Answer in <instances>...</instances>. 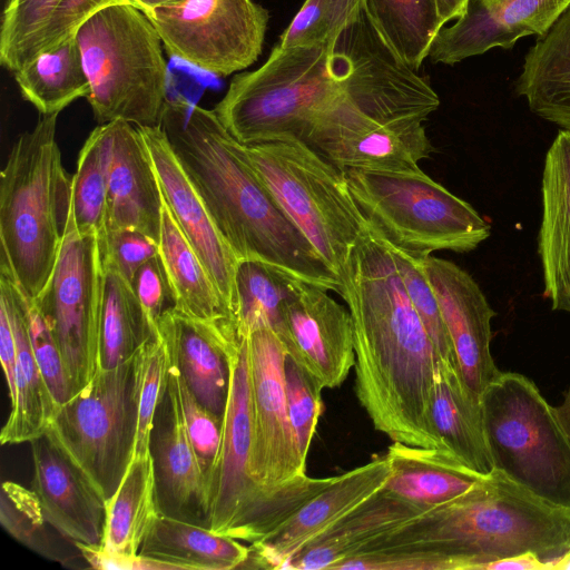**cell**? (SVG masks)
<instances>
[{"instance_id":"14","label":"cell","mask_w":570,"mask_h":570,"mask_svg":"<svg viewBox=\"0 0 570 570\" xmlns=\"http://www.w3.org/2000/svg\"><path fill=\"white\" fill-rule=\"evenodd\" d=\"M252 412L249 473L271 492L307 480L289 422L285 392V347L267 327L247 334Z\"/></svg>"},{"instance_id":"48","label":"cell","mask_w":570,"mask_h":570,"mask_svg":"<svg viewBox=\"0 0 570 570\" xmlns=\"http://www.w3.org/2000/svg\"><path fill=\"white\" fill-rule=\"evenodd\" d=\"M118 3H129V0H62L45 31L38 55L76 35L78 28L98 11Z\"/></svg>"},{"instance_id":"25","label":"cell","mask_w":570,"mask_h":570,"mask_svg":"<svg viewBox=\"0 0 570 570\" xmlns=\"http://www.w3.org/2000/svg\"><path fill=\"white\" fill-rule=\"evenodd\" d=\"M538 233L544 289L554 311L570 313V131L560 129L546 154Z\"/></svg>"},{"instance_id":"31","label":"cell","mask_w":570,"mask_h":570,"mask_svg":"<svg viewBox=\"0 0 570 570\" xmlns=\"http://www.w3.org/2000/svg\"><path fill=\"white\" fill-rule=\"evenodd\" d=\"M158 256L174 308L194 320L236 330L209 273L174 219L164 198Z\"/></svg>"},{"instance_id":"46","label":"cell","mask_w":570,"mask_h":570,"mask_svg":"<svg viewBox=\"0 0 570 570\" xmlns=\"http://www.w3.org/2000/svg\"><path fill=\"white\" fill-rule=\"evenodd\" d=\"M28 326L36 358L59 407L71 397V389L56 338L35 301H28Z\"/></svg>"},{"instance_id":"20","label":"cell","mask_w":570,"mask_h":570,"mask_svg":"<svg viewBox=\"0 0 570 570\" xmlns=\"http://www.w3.org/2000/svg\"><path fill=\"white\" fill-rule=\"evenodd\" d=\"M570 0H468L462 13L434 37L429 58L454 65L520 38L541 36Z\"/></svg>"},{"instance_id":"52","label":"cell","mask_w":570,"mask_h":570,"mask_svg":"<svg viewBox=\"0 0 570 570\" xmlns=\"http://www.w3.org/2000/svg\"><path fill=\"white\" fill-rule=\"evenodd\" d=\"M485 570H549L533 553H522L489 563Z\"/></svg>"},{"instance_id":"22","label":"cell","mask_w":570,"mask_h":570,"mask_svg":"<svg viewBox=\"0 0 570 570\" xmlns=\"http://www.w3.org/2000/svg\"><path fill=\"white\" fill-rule=\"evenodd\" d=\"M149 450L160 513L204 525L205 475L187 434L170 363L166 392L157 407L150 433Z\"/></svg>"},{"instance_id":"33","label":"cell","mask_w":570,"mask_h":570,"mask_svg":"<svg viewBox=\"0 0 570 570\" xmlns=\"http://www.w3.org/2000/svg\"><path fill=\"white\" fill-rule=\"evenodd\" d=\"M160 514L150 450L135 453L115 493L106 501L101 546L134 556Z\"/></svg>"},{"instance_id":"17","label":"cell","mask_w":570,"mask_h":570,"mask_svg":"<svg viewBox=\"0 0 570 570\" xmlns=\"http://www.w3.org/2000/svg\"><path fill=\"white\" fill-rule=\"evenodd\" d=\"M154 167L161 196L199 256L234 321L238 258L218 230L160 126H136ZM235 323V322H234Z\"/></svg>"},{"instance_id":"32","label":"cell","mask_w":570,"mask_h":570,"mask_svg":"<svg viewBox=\"0 0 570 570\" xmlns=\"http://www.w3.org/2000/svg\"><path fill=\"white\" fill-rule=\"evenodd\" d=\"M139 553L171 564L176 570H230L242 569L249 548L200 523L160 513Z\"/></svg>"},{"instance_id":"2","label":"cell","mask_w":570,"mask_h":570,"mask_svg":"<svg viewBox=\"0 0 570 570\" xmlns=\"http://www.w3.org/2000/svg\"><path fill=\"white\" fill-rule=\"evenodd\" d=\"M159 126L238 261H256L337 294L327 266L257 176L214 110L168 98Z\"/></svg>"},{"instance_id":"4","label":"cell","mask_w":570,"mask_h":570,"mask_svg":"<svg viewBox=\"0 0 570 570\" xmlns=\"http://www.w3.org/2000/svg\"><path fill=\"white\" fill-rule=\"evenodd\" d=\"M58 115H42L17 137L0 174V273L28 301L53 273L71 207V176L56 139Z\"/></svg>"},{"instance_id":"39","label":"cell","mask_w":570,"mask_h":570,"mask_svg":"<svg viewBox=\"0 0 570 570\" xmlns=\"http://www.w3.org/2000/svg\"><path fill=\"white\" fill-rule=\"evenodd\" d=\"M62 0H8L0 28V63L14 73L39 51L45 31Z\"/></svg>"},{"instance_id":"13","label":"cell","mask_w":570,"mask_h":570,"mask_svg":"<svg viewBox=\"0 0 570 570\" xmlns=\"http://www.w3.org/2000/svg\"><path fill=\"white\" fill-rule=\"evenodd\" d=\"M144 13L168 55L215 77L243 71L258 59L269 19L253 0H184Z\"/></svg>"},{"instance_id":"19","label":"cell","mask_w":570,"mask_h":570,"mask_svg":"<svg viewBox=\"0 0 570 570\" xmlns=\"http://www.w3.org/2000/svg\"><path fill=\"white\" fill-rule=\"evenodd\" d=\"M387 454L333 476L316 495L262 539L250 543V569H286L289 560L309 541L380 491L391 475Z\"/></svg>"},{"instance_id":"8","label":"cell","mask_w":570,"mask_h":570,"mask_svg":"<svg viewBox=\"0 0 570 570\" xmlns=\"http://www.w3.org/2000/svg\"><path fill=\"white\" fill-rule=\"evenodd\" d=\"M351 194L371 233L390 248L413 258L438 250L475 249L491 234L490 225L422 169L345 170Z\"/></svg>"},{"instance_id":"29","label":"cell","mask_w":570,"mask_h":570,"mask_svg":"<svg viewBox=\"0 0 570 570\" xmlns=\"http://www.w3.org/2000/svg\"><path fill=\"white\" fill-rule=\"evenodd\" d=\"M515 90L533 114L570 131V2L529 49Z\"/></svg>"},{"instance_id":"18","label":"cell","mask_w":570,"mask_h":570,"mask_svg":"<svg viewBox=\"0 0 570 570\" xmlns=\"http://www.w3.org/2000/svg\"><path fill=\"white\" fill-rule=\"evenodd\" d=\"M414 261L436 296L461 376L481 397L501 373L490 351L497 313L473 277L453 262L432 255Z\"/></svg>"},{"instance_id":"51","label":"cell","mask_w":570,"mask_h":570,"mask_svg":"<svg viewBox=\"0 0 570 570\" xmlns=\"http://www.w3.org/2000/svg\"><path fill=\"white\" fill-rule=\"evenodd\" d=\"M0 357L8 385L10 402L16 393L17 348L11 322L3 304L0 303Z\"/></svg>"},{"instance_id":"15","label":"cell","mask_w":570,"mask_h":570,"mask_svg":"<svg viewBox=\"0 0 570 570\" xmlns=\"http://www.w3.org/2000/svg\"><path fill=\"white\" fill-rule=\"evenodd\" d=\"M331 65L355 109H389L428 118L440 106L430 82L381 37L364 9L331 43Z\"/></svg>"},{"instance_id":"28","label":"cell","mask_w":570,"mask_h":570,"mask_svg":"<svg viewBox=\"0 0 570 570\" xmlns=\"http://www.w3.org/2000/svg\"><path fill=\"white\" fill-rule=\"evenodd\" d=\"M430 416L441 450L481 475L493 472L480 397L465 385L456 363L435 360Z\"/></svg>"},{"instance_id":"23","label":"cell","mask_w":570,"mask_h":570,"mask_svg":"<svg viewBox=\"0 0 570 570\" xmlns=\"http://www.w3.org/2000/svg\"><path fill=\"white\" fill-rule=\"evenodd\" d=\"M170 361L196 399L220 417L228 390V350L242 336L233 327L194 320L166 307L157 321Z\"/></svg>"},{"instance_id":"41","label":"cell","mask_w":570,"mask_h":570,"mask_svg":"<svg viewBox=\"0 0 570 570\" xmlns=\"http://www.w3.org/2000/svg\"><path fill=\"white\" fill-rule=\"evenodd\" d=\"M137 361L138 426L134 454L149 452L155 415L166 392L170 361L159 331L139 350Z\"/></svg>"},{"instance_id":"45","label":"cell","mask_w":570,"mask_h":570,"mask_svg":"<svg viewBox=\"0 0 570 570\" xmlns=\"http://www.w3.org/2000/svg\"><path fill=\"white\" fill-rule=\"evenodd\" d=\"M1 522L17 540L47 556L42 529L48 522L32 490L12 482L2 484Z\"/></svg>"},{"instance_id":"53","label":"cell","mask_w":570,"mask_h":570,"mask_svg":"<svg viewBox=\"0 0 570 570\" xmlns=\"http://www.w3.org/2000/svg\"><path fill=\"white\" fill-rule=\"evenodd\" d=\"M443 24L456 19L463 11L468 0H435Z\"/></svg>"},{"instance_id":"27","label":"cell","mask_w":570,"mask_h":570,"mask_svg":"<svg viewBox=\"0 0 570 570\" xmlns=\"http://www.w3.org/2000/svg\"><path fill=\"white\" fill-rule=\"evenodd\" d=\"M428 509L383 488L305 544L287 563L293 570H334L342 561L424 513Z\"/></svg>"},{"instance_id":"43","label":"cell","mask_w":570,"mask_h":570,"mask_svg":"<svg viewBox=\"0 0 570 570\" xmlns=\"http://www.w3.org/2000/svg\"><path fill=\"white\" fill-rule=\"evenodd\" d=\"M323 389L286 354L285 392L289 422L301 459L306 462L318 419L323 412Z\"/></svg>"},{"instance_id":"37","label":"cell","mask_w":570,"mask_h":570,"mask_svg":"<svg viewBox=\"0 0 570 570\" xmlns=\"http://www.w3.org/2000/svg\"><path fill=\"white\" fill-rule=\"evenodd\" d=\"M114 121L97 126L82 145L71 177V213L80 234L106 229Z\"/></svg>"},{"instance_id":"56","label":"cell","mask_w":570,"mask_h":570,"mask_svg":"<svg viewBox=\"0 0 570 570\" xmlns=\"http://www.w3.org/2000/svg\"><path fill=\"white\" fill-rule=\"evenodd\" d=\"M556 570H570V553L560 561Z\"/></svg>"},{"instance_id":"5","label":"cell","mask_w":570,"mask_h":570,"mask_svg":"<svg viewBox=\"0 0 570 570\" xmlns=\"http://www.w3.org/2000/svg\"><path fill=\"white\" fill-rule=\"evenodd\" d=\"M344 97L331 65V45H276L253 71L236 73L213 109L242 145L279 137L306 141L317 121Z\"/></svg>"},{"instance_id":"16","label":"cell","mask_w":570,"mask_h":570,"mask_svg":"<svg viewBox=\"0 0 570 570\" xmlns=\"http://www.w3.org/2000/svg\"><path fill=\"white\" fill-rule=\"evenodd\" d=\"M276 334L323 390L342 385L355 365L350 311L324 287L296 281Z\"/></svg>"},{"instance_id":"30","label":"cell","mask_w":570,"mask_h":570,"mask_svg":"<svg viewBox=\"0 0 570 570\" xmlns=\"http://www.w3.org/2000/svg\"><path fill=\"white\" fill-rule=\"evenodd\" d=\"M386 454L392 472L383 489L428 510L464 494L487 476L436 448L393 442Z\"/></svg>"},{"instance_id":"10","label":"cell","mask_w":570,"mask_h":570,"mask_svg":"<svg viewBox=\"0 0 570 570\" xmlns=\"http://www.w3.org/2000/svg\"><path fill=\"white\" fill-rule=\"evenodd\" d=\"M480 401L493 470L570 509V439L535 384L519 373L501 372Z\"/></svg>"},{"instance_id":"50","label":"cell","mask_w":570,"mask_h":570,"mask_svg":"<svg viewBox=\"0 0 570 570\" xmlns=\"http://www.w3.org/2000/svg\"><path fill=\"white\" fill-rule=\"evenodd\" d=\"M82 559L99 570H176L164 561L137 553L134 556L120 554L104 548L101 544H86L73 542Z\"/></svg>"},{"instance_id":"44","label":"cell","mask_w":570,"mask_h":570,"mask_svg":"<svg viewBox=\"0 0 570 570\" xmlns=\"http://www.w3.org/2000/svg\"><path fill=\"white\" fill-rule=\"evenodd\" d=\"M170 364L176 379L187 434L204 475H206L219 450L223 417L212 412L196 399L175 364L171 361Z\"/></svg>"},{"instance_id":"9","label":"cell","mask_w":570,"mask_h":570,"mask_svg":"<svg viewBox=\"0 0 570 570\" xmlns=\"http://www.w3.org/2000/svg\"><path fill=\"white\" fill-rule=\"evenodd\" d=\"M243 147L275 200L340 277L353 248L368 230L345 170L296 137Z\"/></svg>"},{"instance_id":"34","label":"cell","mask_w":570,"mask_h":570,"mask_svg":"<svg viewBox=\"0 0 570 570\" xmlns=\"http://www.w3.org/2000/svg\"><path fill=\"white\" fill-rule=\"evenodd\" d=\"M102 287L99 367L111 368L135 356L158 333L131 284L101 253Z\"/></svg>"},{"instance_id":"1","label":"cell","mask_w":570,"mask_h":570,"mask_svg":"<svg viewBox=\"0 0 570 570\" xmlns=\"http://www.w3.org/2000/svg\"><path fill=\"white\" fill-rule=\"evenodd\" d=\"M340 278L353 324L360 404L392 442L440 449L430 416L435 351L391 248L368 228Z\"/></svg>"},{"instance_id":"26","label":"cell","mask_w":570,"mask_h":570,"mask_svg":"<svg viewBox=\"0 0 570 570\" xmlns=\"http://www.w3.org/2000/svg\"><path fill=\"white\" fill-rule=\"evenodd\" d=\"M0 303L7 308L17 348L16 393L0 441L2 444L31 442L47 432L58 404L32 348L28 299L3 273H0Z\"/></svg>"},{"instance_id":"3","label":"cell","mask_w":570,"mask_h":570,"mask_svg":"<svg viewBox=\"0 0 570 570\" xmlns=\"http://www.w3.org/2000/svg\"><path fill=\"white\" fill-rule=\"evenodd\" d=\"M374 548L434 551L454 560L459 570H485L495 560L533 553L556 570L570 553V509L538 498L493 470L464 494L364 550Z\"/></svg>"},{"instance_id":"54","label":"cell","mask_w":570,"mask_h":570,"mask_svg":"<svg viewBox=\"0 0 570 570\" xmlns=\"http://www.w3.org/2000/svg\"><path fill=\"white\" fill-rule=\"evenodd\" d=\"M552 410L562 430L570 439V389L563 402L558 406H552Z\"/></svg>"},{"instance_id":"38","label":"cell","mask_w":570,"mask_h":570,"mask_svg":"<svg viewBox=\"0 0 570 570\" xmlns=\"http://www.w3.org/2000/svg\"><path fill=\"white\" fill-rule=\"evenodd\" d=\"M274 267L256 261H239L236 276L234 322L239 336L258 328L275 333L283 323L287 299L296 283Z\"/></svg>"},{"instance_id":"12","label":"cell","mask_w":570,"mask_h":570,"mask_svg":"<svg viewBox=\"0 0 570 570\" xmlns=\"http://www.w3.org/2000/svg\"><path fill=\"white\" fill-rule=\"evenodd\" d=\"M102 259L99 235L80 234L71 213L53 273L33 299L58 344L71 396L99 367Z\"/></svg>"},{"instance_id":"49","label":"cell","mask_w":570,"mask_h":570,"mask_svg":"<svg viewBox=\"0 0 570 570\" xmlns=\"http://www.w3.org/2000/svg\"><path fill=\"white\" fill-rule=\"evenodd\" d=\"M131 287L149 318L157 324L164 304L170 298L169 286L159 256L146 262L136 273Z\"/></svg>"},{"instance_id":"47","label":"cell","mask_w":570,"mask_h":570,"mask_svg":"<svg viewBox=\"0 0 570 570\" xmlns=\"http://www.w3.org/2000/svg\"><path fill=\"white\" fill-rule=\"evenodd\" d=\"M99 240L101 253L130 284L137 271L158 256V243L136 229H106Z\"/></svg>"},{"instance_id":"55","label":"cell","mask_w":570,"mask_h":570,"mask_svg":"<svg viewBox=\"0 0 570 570\" xmlns=\"http://www.w3.org/2000/svg\"><path fill=\"white\" fill-rule=\"evenodd\" d=\"M184 0H129V3L140 9L142 12H148L158 8H166L176 6Z\"/></svg>"},{"instance_id":"35","label":"cell","mask_w":570,"mask_h":570,"mask_svg":"<svg viewBox=\"0 0 570 570\" xmlns=\"http://www.w3.org/2000/svg\"><path fill=\"white\" fill-rule=\"evenodd\" d=\"M13 76L22 98L41 115L59 114L90 92L76 35L40 52Z\"/></svg>"},{"instance_id":"36","label":"cell","mask_w":570,"mask_h":570,"mask_svg":"<svg viewBox=\"0 0 570 570\" xmlns=\"http://www.w3.org/2000/svg\"><path fill=\"white\" fill-rule=\"evenodd\" d=\"M363 9L387 45L415 71L444 26L435 0H362Z\"/></svg>"},{"instance_id":"21","label":"cell","mask_w":570,"mask_h":570,"mask_svg":"<svg viewBox=\"0 0 570 570\" xmlns=\"http://www.w3.org/2000/svg\"><path fill=\"white\" fill-rule=\"evenodd\" d=\"M30 443L31 490L48 524L71 542L101 544L105 498L47 433Z\"/></svg>"},{"instance_id":"42","label":"cell","mask_w":570,"mask_h":570,"mask_svg":"<svg viewBox=\"0 0 570 570\" xmlns=\"http://www.w3.org/2000/svg\"><path fill=\"white\" fill-rule=\"evenodd\" d=\"M391 250L411 303L434 346L435 360L456 363L439 302L425 275L413 257Z\"/></svg>"},{"instance_id":"40","label":"cell","mask_w":570,"mask_h":570,"mask_svg":"<svg viewBox=\"0 0 570 570\" xmlns=\"http://www.w3.org/2000/svg\"><path fill=\"white\" fill-rule=\"evenodd\" d=\"M362 11V0H305L277 45L283 48L331 45Z\"/></svg>"},{"instance_id":"6","label":"cell","mask_w":570,"mask_h":570,"mask_svg":"<svg viewBox=\"0 0 570 570\" xmlns=\"http://www.w3.org/2000/svg\"><path fill=\"white\" fill-rule=\"evenodd\" d=\"M76 37L90 86L86 99L99 125L159 126L168 66L149 18L130 3L112 4L87 19Z\"/></svg>"},{"instance_id":"7","label":"cell","mask_w":570,"mask_h":570,"mask_svg":"<svg viewBox=\"0 0 570 570\" xmlns=\"http://www.w3.org/2000/svg\"><path fill=\"white\" fill-rule=\"evenodd\" d=\"M229 390L217 456L205 475L204 525L252 543L273 531L322 491L333 476L311 478L282 492L259 487L249 473L252 412L247 335L228 350Z\"/></svg>"},{"instance_id":"11","label":"cell","mask_w":570,"mask_h":570,"mask_svg":"<svg viewBox=\"0 0 570 570\" xmlns=\"http://www.w3.org/2000/svg\"><path fill=\"white\" fill-rule=\"evenodd\" d=\"M137 426L136 354L115 367L98 368L88 384L59 405L46 433L107 501L132 459Z\"/></svg>"},{"instance_id":"24","label":"cell","mask_w":570,"mask_h":570,"mask_svg":"<svg viewBox=\"0 0 570 570\" xmlns=\"http://www.w3.org/2000/svg\"><path fill=\"white\" fill-rule=\"evenodd\" d=\"M161 206L160 187L137 127L115 120L106 229H136L158 243Z\"/></svg>"}]
</instances>
